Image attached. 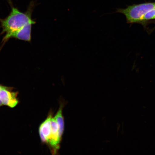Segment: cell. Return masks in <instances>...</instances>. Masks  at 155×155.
I'll return each mask as SVG.
<instances>
[{"instance_id": "obj_8", "label": "cell", "mask_w": 155, "mask_h": 155, "mask_svg": "<svg viewBox=\"0 0 155 155\" xmlns=\"http://www.w3.org/2000/svg\"><path fill=\"white\" fill-rule=\"evenodd\" d=\"M2 105H3V104H2V103L1 101V100H0V106H2Z\"/></svg>"}, {"instance_id": "obj_5", "label": "cell", "mask_w": 155, "mask_h": 155, "mask_svg": "<svg viewBox=\"0 0 155 155\" xmlns=\"http://www.w3.org/2000/svg\"><path fill=\"white\" fill-rule=\"evenodd\" d=\"M64 103L61 102L60 104L59 110L54 117L59 127V132L60 137L62 139L64 130V121L63 115V110Z\"/></svg>"}, {"instance_id": "obj_6", "label": "cell", "mask_w": 155, "mask_h": 155, "mask_svg": "<svg viewBox=\"0 0 155 155\" xmlns=\"http://www.w3.org/2000/svg\"><path fill=\"white\" fill-rule=\"evenodd\" d=\"M155 19V8L150 10L145 14L142 19V21Z\"/></svg>"}, {"instance_id": "obj_7", "label": "cell", "mask_w": 155, "mask_h": 155, "mask_svg": "<svg viewBox=\"0 0 155 155\" xmlns=\"http://www.w3.org/2000/svg\"><path fill=\"white\" fill-rule=\"evenodd\" d=\"M7 87L3 86V85H2L1 84H0V91L1 90H2V89L6 88Z\"/></svg>"}, {"instance_id": "obj_3", "label": "cell", "mask_w": 155, "mask_h": 155, "mask_svg": "<svg viewBox=\"0 0 155 155\" xmlns=\"http://www.w3.org/2000/svg\"><path fill=\"white\" fill-rule=\"evenodd\" d=\"M11 89L7 87L0 91V100L3 105L14 108L18 104V93L12 91Z\"/></svg>"}, {"instance_id": "obj_2", "label": "cell", "mask_w": 155, "mask_h": 155, "mask_svg": "<svg viewBox=\"0 0 155 155\" xmlns=\"http://www.w3.org/2000/svg\"><path fill=\"white\" fill-rule=\"evenodd\" d=\"M154 8L155 3H146L129 6L125 9H117L116 12L124 15L127 23H135L142 21L144 15Z\"/></svg>"}, {"instance_id": "obj_4", "label": "cell", "mask_w": 155, "mask_h": 155, "mask_svg": "<svg viewBox=\"0 0 155 155\" xmlns=\"http://www.w3.org/2000/svg\"><path fill=\"white\" fill-rule=\"evenodd\" d=\"M53 115V111H50L46 119L40 125L39 128V134L41 140L42 142L46 144L51 134V121Z\"/></svg>"}, {"instance_id": "obj_1", "label": "cell", "mask_w": 155, "mask_h": 155, "mask_svg": "<svg viewBox=\"0 0 155 155\" xmlns=\"http://www.w3.org/2000/svg\"><path fill=\"white\" fill-rule=\"evenodd\" d=\"M11 8V11L8 16L4 19L0 18V28H2L1 35L5 34L2 42L1 48L13 35L24 28L26 25L36 23L32 19V15L35 3L32 1L29 4L28 9L25 12H22L18 8L14 6L11 0H8Z\"/></svg>"}]
</instances>
